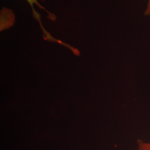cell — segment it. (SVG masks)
<instances>
[{"label":"cell","instance_id":"1","mask_svg":"<svg viewBox=\"0 0 150 150\" xmlns=\"http://www.w3.org/2000/svg\"><path fill=\"white\" fill-rule=\"evenodd\" d=\"M27 2H28V4H30V5L31 6V8H32V13H33V18L35 19H36L37 21H38L39 23H40V27L41 28L42 30V32H43V38L45 40L48 41H51V42H57V43H59V40H56L54 38H53L51 35L50 33H49L43 27V25H42V23L41 22V16L38 13L37 11H36L34 8V5H36L38 6L41 9H43L44 11H46L48 15V18L51 21H54L56 20V16L54 15L53 13H50L49 11H47V10H46L44 7H43L41 5L39 2H38V0H26Z\"/></svg>","mask_w":150,"mask_h":150},{"label":"cell","instance_id":"2","mask_svg":"<svg viewBox=\"0 0 150 150\" xmlns=\"http://www.w3.org/2000/svg\"><path fill=\"white\" fill-rule=\"evenodd\" d=\"M138 150H150V142H144L142 140H138Z\"/></svg>","mask_w":150,"mask_h":150},{"label":"cell","instance_id":"3","mask_svg":"<svg viewBox=\"0 0 150 150\" xmlns=\"http://www.w3.org/2000/svg\"><path fill=\"white\" fill-rule=\"evenodd\" d=\"M144 15L146 16L150 15V0H148L146 8L144 12Z\"/></svg>","mask_w":150,"mask_h":150}]
</instances>
